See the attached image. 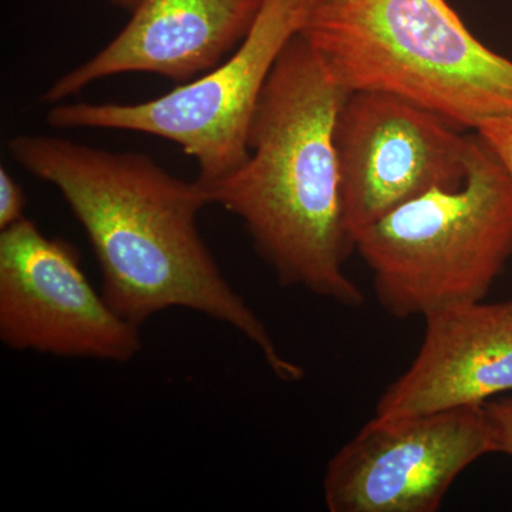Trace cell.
I'll use <instances>...</instances> for the list:
<instances>
[{
    "mask_svg": "<svg viewBox=\"0 0 512 512\" xmlns=\"http://www.w3.org/2000/svg\"><path fill=\"white\" fill-rule=\"evenodd\" d=\"M348 93L298 33L258 101L247 160L202 185L211 204L244 222L282 285L359 308L365 295L345 272L355 239L343 214L335 147L336 117Z\"/></svg>",
    "mask_w": 512,
    "mask_h": 512,
    "instance_id": "2",
    "label": "cell"
},
{
    "mask_svg": "<svg viewBox=\"0 0 512 512\" xmlns=\"http://www.w3.org/2000/svg\"><path fill=\"white\" fill-rule=\"evenodd\" d=\"M264 0H140L119 35L43 94L57 104L124 73L157 74L177 86L210 72L251 32Z\"/></svg>",
    "mask_w": 512,
    "mask_h": 512,
    "instance_id": "9",
    "label": "cell"
},
{
    "mask_svg": "<svg viewBox=\"0 0 512 512\" xmlns=\"http://www.w3.org/2000/svg\"><path fill=\"white\" fill-rule=\"evenodd\" d=\"M299 35L348 92L396 94L464 131L512 119V60L447 0H311Z\"/></svg>",
    "mask_w": 512,
    "mask_h": 512,
    "instance_id": "3",
    "label": "cell"
},
{
    "mask_svg": "<svg viewBox=\"0 0 512 512\" xmlns=\"http://www.w3.org/2000/svg\"><path fill=\"white\" fill-rule=\"evenodd\" d=\"M412 365L389 384L377 417L484 404L512 390V298L447 306L424 316Z\"/></svg>",
    "mask_w": 512,
    "mask_h": 512,
    "instance_id": "10",
    "label": "cell"
},
{
    "mask_svg": "<svg viewBox=\"0 0 512 512\" xmlns=\"http://www.w3.org/2000/svg\"><path fill=\"white\" fill-rule=\"evenodd\" d=\"M379 305L409 319L484 301L512 255V180L474 131L466 183L433 190L357 232Z\"/></svg>",
    "mask_w": 512,
    "mask_h": 512,
    "instance_id": "4",
    "label": "cell"
},
{
    "mask_svg": "<svg viewBox=\"0 0 512 512\" xmlns=\"http://www.w3.org/2000/svg\"><path fill=\"white\" fill-rule=\"evenodd\" d=\"M494 453L484 404L373 417L333 456L323 494L332 512H433L471 464Z\"/></svg>",
    "mask_w": 512,
    "mask_h": 512,
    "instance_id": "7",
    "label": "cell"
},
{
    "mask_svg": "<svg viewBox=\"0 0 512 512\" xmlns=\"http://www.w3.org/2000/svg\"><path fill=\"white\" fill-rule=\"evenodd\" d=\"M25 207L22 187L5 167L0 168V229L12 227L26 218Z\"/></svg>",
    "mask_w": 512,
    "mask_h": 512,
    "instance_id": "12",
    "label": "cell"
},
{
    "mask_svg": "<svg viewBox=\"0 0 512 512\" xmlns=\"http://www.w3.org/2000/svg\"><path fill=\"white\" fill-rule=\"evenodd\" d=\"M477 133L484 138L485 143L491 147L495 156L504 165L512 180V119H491L484 121L477 128Z\"/></svg>",
    "mask_w": 512,
    "mask_h": 512,
    "instance_id": "13",
    "label": "cell"
},
{
    "mask_svg": "<svg viewBox=\"0 0 512 512\" xmlns=\"http://www.w3.org/2000/svg\"><path fill=\"white\" fill-rule=\"evenodd\" d=\"M0 340L9 349L126 363L140 328L114 311L62 239L23 218L0 229Z\"/></svg>",
    "mask_w": 512,
    "mask_h": 512,
    "instance_id": "8",
    "label": "cell"
},
{
    "mask_svg": "<svg viewBox=\"0 0 512 512\" xmlns=\"http://www.w3.org/2000/svg\"><path fill=\"white\" fill-rule=\"evenodd\" d=\"M311 0H264L254 26L228 60L198 79L144 103L57 104V128L136 131L181 147L207 185L237 171L266 82L285 46L301 32Z\"/></svg>",
    "mask_w": 512,
    "mask_h": 512,
    "instance_id": "5",
    "label": "cell"
},
{
    "mask_svg": "<svg viewBox=\"0 0 512 512\" xmlns=\"http://www.w3.org/2000/svg\"><path fill=\"white\" fill-rule=\"evenodd\" d=\"M138 2H140V0H110L111 5L127 10L136 8Z\"/></svg>",
    "mask_w": 512,
    "mask_h": 512,
    "instance_id": "14",
    "label": "cell"
},
{
    "mask_svg": "<svg viewBox=\"0 0 512 512\" xmlns=\"http://www.w3.org/2000/svg\"><path fill=\"white\" fill-rule=\"evenodd\" d=\"M473 133L396 94L349 92L336 117L343 214L353 239L400 205L466 183Z\"/></svg>",
    "mask_w": 512,
    "mask_h": 512,
    "instance_id": "6",
    "label": "cell"
},
{
    "mask_svg": "<svg viewBox=\"0 0 512 512\" xmlns=\"http://www.w3.org/2000/svg\"><path fill=\"white\" fill-rule=\"evenodd\" d=\"M16 163L60 192L99 262L104 298L141 326L190 309L225 323L261 352L282 382L305 370L286 359L265 323L222 275L198 229L210 205L200 181H184L141 153H113L50 136L13 137Z\"/></svg>",
    "mask_w": 512,
    "mask_h": 512,
    "instance_id": "1",
    "label": "cell"
},
{
    "mask_svg": "<svg viewBox=\"0 0 512 512\" xmlns=\"http://www.w3.org/2000/svg\"><path fill=\"white\" fill-rule=\"evenodd\" d=\"M484 412L490 426L494 453L512 457V397L488 400L484 403Z\"/></svg>",
    "mask_w": 512,
    "mask_h": 512,
    "instance_id": "11",
    "label": "cell"
}]
</instances>
